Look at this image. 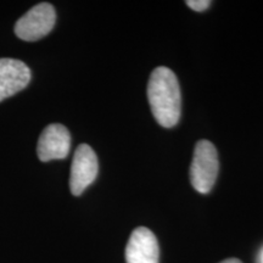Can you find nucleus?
I'll list each match as a JSON object with an SVG mask.
<instances>
[{"mask_svg": "<svg viewBox=\"0 0 263 263\" xmlns=\"http://www.w3.org/2000/svg\"><path fill=\"white\" fill-rule=\"evenodd\" d=\"M147 99L154 117L160 126L172 128L180 118L182 97L176 74L168 67H157L147 83Z\"/></svg>", "mask_w": 263, "mask_h": 263, "instance_id": "obj_1", "label": "nucleus"}, {"mask_svg": "<svg viewBox=\"0 0 263 263\" xmlns=\"http://www.w3.org/2000/svg\"><path fill=\"white\" fill-rule=\"evenodd\" d=\"M218 154L211 141H197L190 164V182L196 192L210 193L218 176Z\"/></svg>", "mask_w": 263, "mask_h": 263, "instance_id": "obj_2", "label": "nucleus"}, {"mask_svg": "<svg viewBox=\"0 0 263 263\" xmlns=\"http://www.w3.org/2000/svg\"><path fill=\"white\" fill-rule=\"evenodd\" d=\"M57 21L54 6L41 3L26 12L15 25V34L25 42H35L52 31Z\"/></svg>", "mask_w": 263, "mask_h": 263, "instance_id": "obj_3", "label": "nucleus"}, {"mask_svg": "<svg viewBox=\"0 0 263 263\" xmlns=\"http://www.w3.org/2000/svg\"><path fill=\"white\" fill-rule=\"evenodd\" d=\"M99 163L94 150L87 144H81L74 151L71 166L70 189L74 196H80L98 176Z\"/></svg>", "mask_w": 263, "mask_h": 263, "instance_id": "obj_4", "label": "nucleus"}, {"mask_svg": "<svg viewBox=\"0 0 263 263\" xmlns=\"http://www.w3.org/2000/svg\"><path fill=\"white\" fill-rule=\"evenodd\" d=\"M71 136L67 128L60 123H52L42 132L38 139L37 155L42 162L64 160L70 154Z\"/></svg>", "mask_w": 263, "mask_h": 263, "instance_id": "obj_5", "label": "nucleus"}, {"mask_svg": "<svg viewBox=\"0 0 263 263\" xmlns=\"http://www.w3.org/2000/svg\"><path fill=\"white\" fill-rule=\"evenodd\" d=\"M31 70L15 59H0V101L24 90L31 82Z\"/></svg>", "mask_w": 263, "mask_h": 263, "instance_id": "obj_6", "label": "nucleus"}, {"mask_svg": "<svg viewBox=\"0 0 263 263\" xmlns=\"http://www.w3.org/2000/svg\"><path fill=\"white\" fill-rule=\"evenodd\" d=\"M160 249L150 229L139 227L132 233L126 248L127 263H159Z\"/></svg>", "mask_w": 263, "mask_h": 263, "instance_id": "obj_7", "label": "nucleus"}, {"mask_svg": "<svg viewBox=\"0 0 263 263\" xmlns=\"http://www.w3.org/2000/svg\"><path fill=\"white\" fill-rule=\"evenodd\" d=\"M186 5H188L190 9L195 10V11L201 12L210 8L211 2H210V0H189V2H186Z\"/></svg>", "mask_w": 263, "mask_h": 263, "instance_id": "obj_8", "label": "nucleus"}, {"mask_svg": "<svg viewBox=\"0 0 263 263\" xmlns=\"http://www.w3.org/2000/svg\"><path fill=\"white\" fill-rule=\"evenodd\" d=\"M221 263H242V262L238 258H228V259H224V261Z\"/></svg>", "mask_w": 263, "mask_h": 263, "instance_id": "obj_9", "label": "nucleus"}]
</instances>
